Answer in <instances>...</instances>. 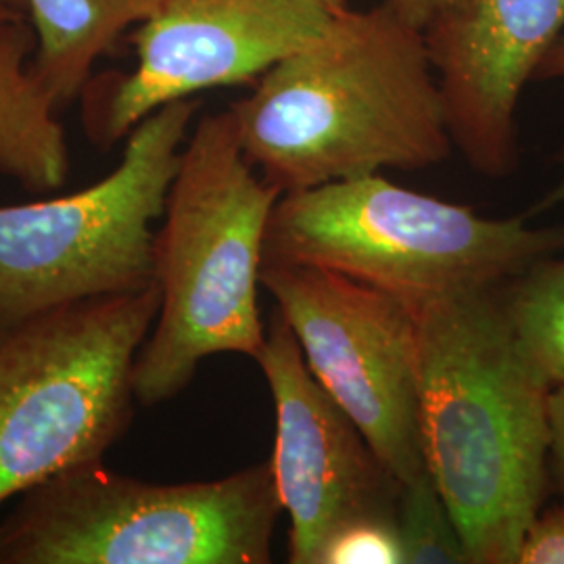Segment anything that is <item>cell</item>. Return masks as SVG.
<instances>
[{
    "instance_id": "17",
    "label": "cell",
    "mask_w": 564,
    "mask_h": 564,
    "mask_svg": "<svg viewBox=\"0 0 564 564\" xmlns=\"http://www.w3.org/2000/svg\"><path fill=\"white\" fill-rule=\"evenodd\" d=\"M519 564H564V506L540 510L527 529Z\"/></svg>"
},
{
    "instance_id": "6",
    "label": "cell",
    "mask_w": 564,
    "mask_h": 564,
    "mask_svg": "<svg viewBox=\"0 0 564 564\" xmlns=\"http://www.w3.org/2000/svg\"><path fill=\"white\" fill-rule=\"evenodd\" d=\"M160 284L76 303L0 335V506L101 463L132 421L134 364Z\"/></svg>"
},
{
    "instance_id": "5",
    "label": "cell",
    "mask_w": 564,
    "mask_h": 564,
    "mask_svg": "<svg viewBox=\"0 0 564 564\" xmlns=\"http://www.w3.org/2000/svg\"><path fill=\"white\" fill-rule=\"evenodd\" d=\"M281 512L270 460L178 485L101 460L23 494L0 523V564H265Z\"/></svg>"
},
{
    "instance_id": "7",
    "label": "cell",
    "mask_w": 564,
    "mask_h": 564,
    "mask_svg": "<svg viewBox=\"0 0 564 564\" xmlns=\"http://www.w3.org/2000/svg\"><path fill=\"white\" fill-rule=\"evenodd\" d=\"M197 111L191 97L147 116L128 134L120 165L78 193L0 207V335L158 282L153 224L163 218Z\"/></svg>"
},
{
    "instance_id": "3",
    "label": "cell",
    "mask_w": 564,
    "mask_h": 564,
    "mask_svg": "<svg viewBox=\"0 0 564 564\" xmlns=\"http://www.w3.org/2000/svg\"><path fill=\"white\" fill-rule=\"evenodd\" d=\"M281 191L245 158L230 111L203 116L182 147L155 237L160 314L134 364V398L182 393L203 360L265 341L258 286L263 242Z\"/></svg>"
},
{
    "instance_id": "4",
    "label": "cell",
    "mask_w": 564,
    "mask_h": 564,
    "mask_svg": "<svg viewBox=\"0 0 564 564\" xmlns=\"http://www.w3.org/2000/svg\"><path fill=\"white\" fill-rule=\"evenodd\" d=\"M561 249L564 228L484 218L466 205L368 174L281 195L265 230L263 262L324 268L416 312L505 286Z\"/></svg>"
},
{
    "instance_id": "21",
    "label": "cell",
    "mask_w": 564,
    "mask_h": 564,
    "mask_svg": "<svg viewBox=\"0 0 564 564\" xmlns=\"http://www.w3.org/2000/svg\"><path fill=\"white\" fill-rule=\"evenodd\" d=\"M30 21L28 0H0V23Z\"/></svg>"
},
{
    "instance_id": "12",
    "label": "cell",
    "mask_w": 564,
    "mask_h": 564,
    "mask_svg": "<svg viewBox=\"0 0 564 564\" xmlns=\"http://www.w3.org/2000/svg\"><path fill=\"white\" fill-rule=\"evenodd\" d=\"M34 51L28 21L0 23V178L48 193L65 184L72 163L59 107L30 61Z\"/></svg>"
},
{
    "instance_id": "16",
    "label": "cell",
    "mask_w": 564,
    "mask_h": 564,
    "mask_svg": "<svg viewBox=\"0 0 564 564\" xmlns=\"http://www.w3.org/2000/svg\"><path fill=\"white\" fill-rule=\"evenodd\" d=\"M395 517L360 519L341 527L324 547L321 564H402Z\"/></svg>"
},
{
    "instance_id": "10",
    "label": "cell",
    "mask_w": 564,
    "mask_h": 564,
    "mask_svg": "<svg viewBox=\"0 0 564 564\" xmlns=\"http://www.w3.org/2000/svg\"><path fill=\"white\" fill-rule=\"evenodd\" d=\"M276 410L272 473L289 514V563L321 564L347 523L395 517L400 481L303 358L281 314L256 356Z\"/></svg>"
},
{
    "instance_id": "13",
    "label": "cell",
    "mask_w": 564,
    "mask_h": 564,
    "mask_svg": "<svg viewBox=\"0 0 564 564\" xmlns=\"http://www.w3.org/2000/svg\"><path fill=\"white\" fill-rule=\"evenodd\" d=\"M160 0H28L36 34L32 67L57 107L78 99L95 63L139 23Z\"/></svg>"
},
{
    "instance_id": "18",
    "label": "cell",
    "mask_w": 564,
    "mask_h": 564,
    "mask_svg": "<svg viewBox=\"0 0 564 564\" xmlns=\"http://www.w3.org/2000/svg\"><path fill=\"white\" fill-rule=\"evenodd\" d=\"M550 419V477L564 494V384L552 387L547 400Z\"/></svg>"
},
{
    "instance_id": "20",
    "label": "cell",
    "mask_w": 564,
    "mask_h": 564,
    "mask_svg": "<svg viewBox=\"0 0 564 564\" xmlns=\"http://www.w3.org/2000/svg\"><path fill=\"white\" fill-rule=\"evenodd\" d=\"M545 80H564V34L552 44V48L547 51L542 65L535 72L533 82Z\"/></svg>"
},
{
    "instance_id": "15",
    "label": "cell",
    "mask_w": 564,
    "mask_h": 564,
    "mask_svg": "<svg viewBox=\"0 0 564 564\" xmlns=\"http://www.w3.org/2000/svg\"><path fill=\"white\" fill-rule=\"evenodd\" d=\"M395 524L405 564H463V535L431 473L400 485Z\"/></svg>"
},
{
    "instance_id": "22",
    "label": "cell",
    "mask_w": 564,
    "mask_h": 564,
    "mask_svg": "<svg viewBox=\"0 0 564 564\" xmlns=\"http://www.w3.org/2000/svg\"><path fill=\"white\" fill-rule=\"evenodd\" d=\"M318 4H323L324 9H328L330 13H335V11H341L347 7V0H316Z\"/></svg>"
},
{
    "instance_id": "1",
    "label": "cell",
    "mask_w": 564,
    "mask_h": 564,
    "mask_svg": "<svg viewBox=\"0 0 564 564\" xmlns=\"http://www.w3.org/2000/svg\"><path fill=\"white\" fill-rule=\"evenodd\" d=\"M228 111L245 158L282 195L426 170L454 151L423 28L387 2L335 11Z\"/></svg>"
},
{
    "instance_id": "19",
    "label": "cell",
    "mask_w": 564,
    "mask_h": 564,
    "mask_svg": "<svg viewBox=\"0 0 564 564\" xmlns=\"http://www.w3.org/2000/svg\"><path fill=\"white\" fill-rule=\"evenodd\" d=\"M383 2L393 7L403 20L424 28L440 11H444L445 7H449L458 0H383Z\"/></svg>"
},
{
    "instance_id": "2",
    "label": "cell",
    "mask_w": 564,
    "mask_h": 564,
    "mask_svg": "<svg viewBox=\"0 0 564 564\" xmlns=\"http://www.w3.org/2000/svg\"><path fill=\"white\" fill-rule=\"evenodd\" d=\"M424 463L470 564H519L550 479L552 387L529 362L502 286L416 310Z\"/></svg>"
},
{
    "instance_id": "9",
    "label": "cell",
    "mask_w": 564,
    "mask_h": 564,
    "mask_svg": "<svg viewBox=\"0 0 564 564\" xmlns=\"http://www.w3.org/2000/svg\"><path fill=\"white\" fill-rule=\"evenodd\" d=\"M330 15L316 0H160L130 32L134 69L88 97L90 139L109 147L167 102L262 78L316 41Z\"/></svg>"
},
{
    "instance_id": "14",
    "label": "cell",
    "mask_w": 564,
    "mask_h": 564,
    "mask_svg": "<svg viewBox=\"0 0 564 564\" xmlns=\"http://www.w3.org/2000/svg\"><path fill=\"white\" fill-rule=\"evenodd\" d=\"M502 297L529 362L550 387L564 384V260L533 263L502 286Z\"/></svg>"
},
{
    "instance_id": "11",
    "label": "cell",
    "mask_w": 564,
    "mask_h": 564,
    "mask_svg": "<svg viewBox=\"0 0 564 564\" xmlns=\"http://www.w3.org/2000/svg\"><path fill=\"white\" fill-rule=\"evenodd\" d=\"M423 32L454 149L484 176L510 174L517 107L564 34V0H458Z\"/></svg>"
},
{
    "instance_id": "8",
    "label": "cell",
    "mask_w": 564,
    "mask_h": 564,
    "mask_svg": "<svg viewBox=\"0 0 564 564\" xmlns=\"http://www.w3.org/2000/svg\"><path fill=\"white\" fill-rule=\"evenodd\" d=\"M262 284L312 375L393 477L405 484L424 473L416 312L379 289L314 265L263 262Z\"/></svg>"
}]
</instances>
